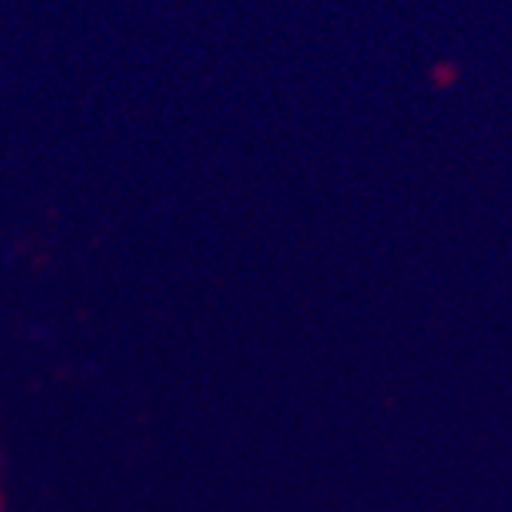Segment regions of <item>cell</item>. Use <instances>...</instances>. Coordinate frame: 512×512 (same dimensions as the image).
Wrapping results in <instances>:
<instances>
[{"instance_id": "cell-1", "label": "cell", "mask_w": 512, "mask_h": 512, "mask_svg": "<svg viewBox=\"0 0 512 512\" xmlns=\"http://www.w3.org/2000/svg\"><path fill=\"white\" fill-rule=\"evenodd\" d=\"M0 512H4V506H0Z\"/></svg>"}]
</instances>
